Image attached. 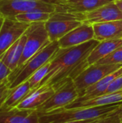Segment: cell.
Here are the masks:
<instances>
[{
    "instance_id": "cell-30",
    "label": "cell",
    "mask_w": 122,
    "mask_h": 123,
    "mask_svg": "<svg viewBox=\"0 0 122 123\" xmlns=\"http://www.w3.org/2000/svg\"><path fill=\"white\" fill-rule=\"evenodd\" d=\"M119 116H120V120H121V121H122V110L121 111V112H120Z\"/></svg>"
},
{
    "instance_id": "cell-7",
    "label": "cell",
    "mask_w": 122,
    "mask_h": 123,
    "mask_svg": "<svg viewBox=\"0 0 122 123\" xmlns=\"http://www.w3.org/2000/svg\"><path fill=\"white\" fill-rule=\"evenodd\" d=\"M25 34L27 35V40L17 68L25 63L30 58L51 42L45 29V22L30 24L25 31Z\"/></svg>"
},
{
    "instance_id": "cell-24",
    "label": "cell",
    "mask_w": 122,
    "mask_h": 123,
    "mask_svg": "<svg viewBox=\"0 0 122 123\" xmlns=\"http://www.w3.org/2000/svg\"><path fill=\"white\" fill-rule=\"evenodd\" d=\"M11 89L8 78L0 82V108L3 107L5 100L9 95Z\"/></svg>"
},
{
    "instance_id": "cell-23",
    "label": "cell",
    "mask_w": 122,
    "mask_h": 123,
    "mask_svg": "<svg viewBox=\"0 0 122 123\" xmlns=\"http://www.w3.org/2000/svg\"><path fill=\"white\" fill-rule=\"evenodd\" d=\"M95 64L108 65V64H122V45L114 50L108 55L99 60Z\"/></svg>"
},
{
    "instance_id": "cell-10",
    "label": "cell",
    "mask_w": 122,
    "mask_h": 123,
    "mask_svg": "<svg viewBox=\"0 0 122 123\" xmlns=\"http://www.w3.org/2000/svg\"><path fill=\"white\" fill-rule=\"evenodd\" d=\"M115 0H54L55 12L85 13L93 11Z\"/></svg>"
},
{
    "instance_id": "cell-12",
    "label": "cell",
    "mask_w": 122,
    "mask_h": 123,
    "mask_svg": "<svg viewBox=\"0 0 122 123\" xmlns=\"http://www.w3.org/2000/svg\"><path fill=\"white\" fill-rule=\"evenodd\" d=\"M94 31L93 25L82 23L58 40L59 48H68L77 46L93 40Z\"/></svg>"
},
{
    "instance_id": "cell-34",
    "label": "cell",
    "mask_w": 122,
    "mask_h": 123,
    "mask_svg": "<svg viewBox=\"0 0 122 123\" xmlns=\"http://www.w3.org/2000/svg\"><path fill=\"white\" fill-rule=\"evenodd\" d=\"M53 1H54V0H53ZM52 2H53V1H52Z\"/></svg>"
},
{
    "instance_id": "cell-17",
    "label": "cell",
    "mask_w": 122,
    "mask_h": 123,
    "mask_svg": "<svg viewBox=\"0 0 122 123\" xmlns=\"http://www.w3.org/2000/svg\"><path fill=\"white\" fill-rule=\"evenodd\" d=\"M121 76H122V67L116 70V71L107 75L95 84L86 89L83 92L80 94L79 97L76 100L83 101L103 95L106 91L109 86L112 83V81Z\"/></svg>"
},
{
    "instance_id": "cell-27",
    "label": "cell",
    "mask_w": 122,
    "mask_h": 123,
    "mask_svg": "<svg viewBox=\"0 0 122 123\" xmlns=\"http://www.w3.org/2000/svg\"><path fill=\"white\" fill-rule=\"evenodd\" d=\"M12 71L0 58V82L7 79Z\"/></svg>"
},
{
    "instance_id": "cell-1",
    "label": "cell",
    "mask_w": 122,
    "mask_h": 123,
    "mask_svg": "<svg viewBox=\"0 0 122 123\" xmlns=\"http://www.w3.org/2000/svg\"><path fill=\"white\" fill-rule=\"evenodd\" d=\"M99 43V41L93 39L77 46L68 48H59L50 61L48 74L40 86L46 84L54 85L67 77L73 79L89 66L86 59Z\"/></svg>"
},
{
    "instance_id": "cell-28",
    "label": "cell",
    "mask_w": 122,
    "mask_h": 123,
    "mask_svg": "<svg viewBox=\"0 0 122 123\" xmlns=\"http://www.w3.org/2000/svg\"><path fill=\"white\" fill-rule=\"evenodd\" d=\"M103 117L100 118H95V119H89V120H74V121H70V122H66L63 123H93L97 122L98 120H101Z\"/></svg>"
},
{
    "instance_id": "cell-6",
    "label": "cell",
    "mask_w": 122,
    "mask_h": 123,
    "mask_svg": "<svg viewBox=\"0 0 122 123\" xmlns=\"http://www.w3.org/2000/svg\"><path fill=\"white\" fill-rule=\"evenodd\" d=\"M0 11L4 17L14 18L18 14L35 11L52 14L55 12V5L43 0H1Z\"/></svg>"
},
{
    "instance_id": "cell-3",
    "label": "cell",
    "mask_w": 122,
    "mask_h": 123,
    "mask_svg": "<svg viewBox=\"0 0 122 123\" xmlns=\"http://www.w3.org/2000/svg\"><path fill=\"white\" fill-rule=\"evenodd\" d=\"M58 48V41L50 42L30 58L25 63L13 71L8 77L10 89H13L28 80L36 71L52 58Z\"/></svg>"
},
{
    "instance_id": "cell-9",
    "label": "cell",
    "mask_w": 122,
    "mask_h": 123,
    "mask_svg": "<svg viewBox=\"0 0 122 123\" xmlns=\"http://www.w3.org/2000/svg\"><path fill=\"white\" fill-rule=\"evenodd\" d=\"M30 24L10 17L0 19V57L27 30Z\"/></svg>"
},
{
    "instance_id": "cell-2",
    "label": "cell",
    "mask_w": 122,
    "mask_h": 123,
    "mask_svg": "<svg viewBox=\"0 0 122 123\" xmlns=\"http://www.w3.org/2000/svg\"><path fill=\"white\" fill-rule=\"evenodd\" d=\"M122 106V102L93 107L64 110L59 109L40 115V123H63L104 117L114 113Z\"/></svg>"
},
{
    "instance_id": "cell-13",
    "label": "cell",
    "mask_w": 122,
    "mask_h": 123,
    "mask_svg": "<svg viewBox=\"0 0 122 123\" xmlns=\"http://www.w3.org/2000/svg\"><path fill=\"white\" fill-rule=\"evenodd\" d=\"M0 123H40V115L37 110L1 107Z\"/></svg>"
},
{
    "instance_id": "cell-33",
    "label": "cell",
    "mask_w": 122,
    "mask_h": 123,
    "mask_svg": "<svg viewBox=\"0 0 122 123\" xmlns=\"http://www.w3.org/2000/svg\"><path fill=\"white\" fill-rule=\"evenodd\" d=\"M1 1V0H0V1Z\"/></svg>"
},
{
    "instance_id": "cell-25",
    "label": "cell",
    "mask_w": 122,
    "mask_h": 123,
    "mask_svg": "<svg viewBox=\"0 0 122 123\" xmlns=\"http://www.w3.org/2000/svg\"><path fill=\"white\" fill-rule=\"evenodd\" d=\"M122 110V106L116 110L114 113L108 115L106 117H104L101 118V120H98L97 122L93 123H122L121 120H120V112Z\"/></svg>"
},
{
    "instance_id": "cell-5",
    "label": "cell",
    "mask_w": 122,
    "mask_h": 123,
    "mask_svg": "<svg viewBox=\"0 0 122 123\" xmlns=\"http://www.w3.org/2000/svg\"><path fill=\"white\" fill-rule=\"evenodd\" d=\"M84 20L83 13L55 12L45 22V29L51 42L58 41L70 31L76 28Z\"/></svg>"
},
{
    "instance_id": "cell-29",
    "label": "cell",
    "mask_w": 122,
    "mask_h": 123,
    "mask_svg": "<svg viewBox=\"0 0 122 123\" xmlns=\"http://www.w3.org/2000/svg\"><path fill=\"white\" fill-rule=\"evenodd\" d=\"M116 4L117 5V6L119 7V9H120V11L122 13V0H115L114 1Z\"/></svg>"
},
{
    "instance_id": "cell-19",
    "label": "cell",
    "mask_w": 122,
    "mask_h": 123,
    "mask_svg": "<svg viewBox=\"0 0 122 123\" xmlns=\"http://www.w3.org/2000/svg\"><path fill=\"white\" fill-rule=\"evenodd\" d=\"M122 45V39L109 40L99 42L88 56L86 61L88 66H91L97 63L99 60L110 54L116 48Z\"/></svg>"
},
{
    "instance_id": "cell-31",
    "label": "cell",
    "mask_w": 122,
    "mask_h": 123,
    "mask_svg": "<svg viewBox=\"0 0 122 123\" xmlns=\"http://www.w3.org/2000/svg\"><path fill=\"white\" fill-rule=\"evenodd\" d=\"M37 1H41V0H37ZM43 1H47L51 2V3H52V1H53V0H43ZM52 4H53V3H52Z\"/></svg>"
},
{
    "instance_id": "cell-8",
    "label": "cell",
    "mask_w": 122,
    "mask_h": 123,
    "mask_svg": "<svg viewBox=\"0 0 122 123\" xmlns=\"http://www.w3.org/2000/svg\"><path fill=\"white\" fill-rule=\"evenodd\" d=\"M122 67V64L99 65L93 64L88 66L73 79L75 85L81 94L86 89L95 84L107 75Z\"/></svg>"
},
{
    "instance_id": "cell-20",
    "label": "cell",
    "mask_w": 122,
    "mask_h": 123,
    "mask_svg": "<svg viewBox=\"0 0 122 123\" xmlns=\"http://www.w3.org/2000/svg\"><path fill=\"white\" fill-rule=\"evenodd\" d=\"M30 91L31 87L29 80H27L21 84L18 85L17 86L11 89L10 94L5 100L2 107H16L27 96Z\"/></svg>"
},
{
    "instance_id": "cell-16",
    "label": "cell",
    "mask_w": 122,
    "mask_h": 123,
    "mask_svg": "<svg viewBox=\"0 0 122 123\" xmlns=\"http://www.w3.org/2000/svg\"><path fill=\"white\" fill-rule=\"evenodd\" d=\"M93 39L99 42L122 38V19L93 25Z\"/></svg>"
},
{
    "instance_id": "cell-18",
    "label": "cell",
    "mask_w": 122,
    "mask_h": 123,
    "mask_svg": "<svg viewBox=\"0 0 122 123\" xmlns=\"http://www.w3.org/2000/svg\"><path fill=\"white\" fill-rule=\"evenodd\" d=\"M27 40L25 32L0 57L1 60L13 71L19 65V62L23 53L24 45Z\"/></svg>"
},
{
    "instance_id": "cell-26",
    "label": "cell",
    "mask_w": 122,
    "mask_h": 123,
    "mask_svg": "<svg viewBox=\"0 0 122 123\" xmlns=\"http://www.w3.org/2000/svg\"><path fill=\"white\" fill-rule=\"evenodd\" d=\"M121 90H122V76L118 77L112 81V83L109 86V87L107 88L106 91L104 94L114 93L119 92Z\"/></svg>"
},
{
    "instance_id": "cell-32",
    "label": "cell",
    "mask_w": 122,
    "mask_h": 123,
    "mask_svg": "<svg viewBox=\"0 0 122 123\" xmlns=\"http://www.w3.org/2000/svg\"><path fill=\"white\" fill-rule=\"evenodd\" d=\"M1 17H3V16H2V14H1V11H0V19H1Z\"/></svg>"
},
{
    "instance_id": "cell-15",
    "label": "cell",
    "mask_w": 122,
    "mask_h": 123,
    "mask_svg": "<svg viewBox=\"0 0 122 123\" xmlns=\"http://www.w3.org/2000/svg\"><path fill=\"white\" fill-rule=\"evenodd\" d=\"M119 102H122V90L114 93L103 94L86 100H83V101L75 100L73 102L70 103V105L61 109L70 110V109H78V108L93 107L98 106L112 105Z\"/></svg>"
},
{
    "instance_id": "cell-4",
    "label": "cell",
    "mask_w": 122,
    "mask_h": 123,
    "mask_svg": "<svg viewBox=\"0 0 122 123\" xmlns=\"http://www.w3.org/2000/svg\"><path fill=\"white\" fill-rule=\"evenodd\" d=\"M52 86L55 92L37 110L39 115L63 108L73 102L80 96V93L71 77H67Z\"/></svg>"
},
{
    "instance_id": "cell-22",
    "label": "cell",
    "mask_w": 122,
    "mask_h": 123,
    "mask_svg": "<svg viewBox=\"0 0 122 123\" xmlns=\"http://www.w3.org/2000/svg\"><path fill=\"white\" fill-rule=\"evenodd\" d=\"M52 60V59H51ZM48 61L45 64H44L41 68H40L37 71H36L32 76L31 77L28 79L29 81L31 90H33L36 88H37L42 81L45 79V77L47 76V74L49 72L50 70V61Z\"/></svg>"
},
{
    "instance_id": "cell-21",
    "label": "cell",
    "mask_w": 122,
    "mask_h": 123,
    "mask_svg": "<svg viewBox=\"0 0 122 123\" xmlns=\"http://www.w3.org/2000/svg\"><path fill=\"white\" fill-rule=\"evenodd\" d=\"M50 16L51 13L35 11L18 14L14 19L21 22L32 24L35 22H45L50 19Z\"/></svg>"
},
{
    "instance_id": "cell-11",
    "label": "cell",
    "mask_w": 122,
    "mask_h": 123,
    "mask_svg": "<svg viewBox=\"0 0 122 123\" xmlns=\"http://www.w3.org/2000/svg\"><path fill=\"white\" fill-rule=\"evenodd\" d=\"M83 23L94 25L122 19V13L115 1L106 4L93 11L83 13Z\"/></svg>"
},
{
    "instance_id": "cell-14",
    "label": "cell",
    "mask_w": 122,
    "mask_h": 123,
    "mask_svg": "<svg viewBox=\"0 0 122 123\" xmlns=\"http://www.w3.org/2000/svg\"><path fill=\"white\" fill-rule=\"evenodd\" d=\"M55 90L54 87L48 84L38 86L31 90L27 96L16 107L19 109L37 110L44 104L53 94Z\"/></svg>"
}]
</instances>
